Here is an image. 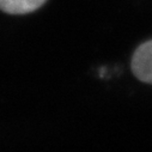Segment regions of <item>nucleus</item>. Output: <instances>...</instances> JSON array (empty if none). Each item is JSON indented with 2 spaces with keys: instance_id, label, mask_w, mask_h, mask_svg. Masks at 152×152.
I'll return each mask as SVG.
<instances>
[{
  "instance_id": "nucleus-1",
  "label": "nucleus",
  "mask_w": 152,
  "mask_h": 152,
  "mask_svg": "<svg viewBox=\"0 0 152 152\" xmlns=\"http://www.w3.org/2000/svg\"><path fill=\"white\" fill-rule=\"evenodd\" d=\"M132 71L139 80L152 84V40L142 43L134 52Z\"/></svg>"
},
{
  "instance_id": "nucleus-2",
  "label": "nucleus",
  "mask_w": 152,
  "mask_h": 152,
  "mask_svg": "<svg viewBox=\"0 0 152 152\" xmlns=\"http://www.w3.org/2000/svg\"><path fill=\"white\" fill-rule=\"evenodd\" d=\"M47 0H0V10L11 15H25L40 9Z\"/></svg>"
}]
</instances>
